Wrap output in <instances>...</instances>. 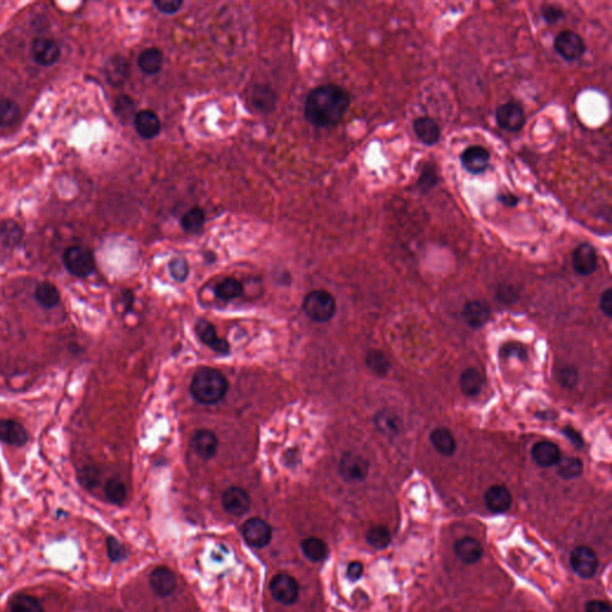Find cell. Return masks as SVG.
<instances>
[{
    "instance_id": "cell-32",
    "label": "cell",
    "mask_w": 612,
    "mask_h": 612,
    "mask_svg": "<svg viewBox=\"0 0 612 612\" xmlns=\"http://www.w3.org/2000/svg\"><path fill=\"white\" fill-rule=\"evenodd\" d=\"M35 298L37 303L43 308H50L60 303V292L53 284L45 282L37 285L35 290Z\"/></svg>"
},
{
    "instance_id": "cell-18",
    "label": "cell",
    "mask_w": 612,
    "mask_h": 612,
    "mask_svg": "<svg viewBox=\"0 0 612 612\" xmlns=\"http://www.w3.org/2000/svg\"><path fill=\"white\" fill-rule=\"evenodd\" d=\"M413 130L421 143L425 144L426 146H434L440 140L442 130L432 117H417L413 122Z\"/></svg>"
},
{
    "instance_id": "cell-14",
    "label": "cell",
    "mask_w": 612,
    "mask_h": 612,
    "mask_svg": "<svg viewBox=\"0 0 612 612\" xmlns=\"http://www.w3.org/2000/svg\"><path fill=\"white\" fill-rule=\"evenodd\" d=\"M223 506L228 513L241 517L250 510V495L243 488H228L223 494Z\"/></svg>"
},
{
    "instance_id": "cell-43",
    "label": "cell",
    "mask_w": 612,
    "mask_h": 612,
    "mask_svg": "<svg viewBox=\"0 0 612 612\" xmlns=\"http://www.w3.org/2000/svg\"><path fill=\"white\" fill-rule=\"evenodd\" d=\"M135 102L132 101L130 97L126 96V95L121 96V97L117 99L115 110H117L119 117L124 119L125 121L132 119L133 114H135Z\"/></svg>"
},
{
    "instance_id": "cell-23",
    "label": "cell",
    "mask_w": 612,
    "mask_h": 612,
    "mask_svg": "<svg viewBox=\"0 0 612 612\" xmlns=\"http://www.w3.org/2000/svg\"><path fill=\"white\" fill-rule=\"evenodd\" d=\"M193 446L201 458L210 460L218 451V438L210 429H200L193 438Z\"/></svg>"
},
{
    "instance_id": "cell-40",
    "label": "cell",
    "mask_w": 612,
    "mask_h": 612,
    "mask_svg": "<svg viewBox=\"0 0 612 612\" xmlns=\"http://www.w3.org/2000/svg\"><path fill=\"white\" fill-rule=\"evenodd\" d=\"M104 492H106L108 500L114 505H121L127 497V489H126L125 484L117 478H112L108 481L106 488H104Z\"/></svg>"
},
{
    "instance_id": "cell-7",
    "label": "cell",
    "mask_w": 612,
    "mask_h": 612,
    "mask_svg": "<svg viewBox=\"0 0 612 612\" xmlns=\"http://www.w3.org/2000/svg\"><path fill=\"white\" fill-rule=\"evenodd\" d=\"M370 473V464L365 457L354 452H346L341 457L339 474L348 483H360L366 480Z\"/></svg>"
},
{
    "instance_id": "cell-45",
    "label": "cell",
    "mask_w": 612,
    "mask_h": 612,
    "mask_svg": "<svg viewBox=\"0 0 612 612\" xmlns=\"http://www.w3.org/2000/svg\"><path fill=\"white\" fill-rule=\"evenodd\" d=\"M107 550L109 559L114 562H120L126 557L125 546L114 537H108Z\"/></svg>"
},
{
    "instance_id": "cell-4",
    "label": "cell",
    "mask_w": 612,
    "mask_h": 612,
    "mask_svg": "<svg viewBox=\"0 0 612 612\" xmlns=\"http://www.w3.org/2000/svg\"><path fill=\"white\" fill-rule=\"evenodd\" d=\"M63 264L72 275L86 277L94 273L95 257L92 253L84 246H70L63 254Z\"/></svg>"
},
{
    "instance_id": "cell-8",
    "label": "cell",
    "mask_w": 612,
    "mask_h": 612,
    "mask_svg": "<svg viewBox=\"0 0 612 612\" xmlns=\"http://www.w3.org/2000/svg\"><path fill=\"white\" fill-rule=\"evenodd\" d=\"M269 590L273 598L284 605H292L299 597V585L288 574H277L270 581Z\"/></svg>"
},
{
    "instance_id": "cell-52",
    "label": "cell",
    "mask_w": 612,
    "mask_h": 612,
    "mask_svg": "<svg viewBox=\"0 0 612 612\" xmlns=\"http://www.w3.org/2000/svg\"><path fill=\"white\" fill-rule=\"evenodd\" d=\"M362 573H364V566H362V563L357 562V561L349 563L348 568H347V577H348L349 580H359L362 577Z\"/></svg>"
},
{
    "instance_id": "cell-36",
    "label": "cell",
    "mask_w": 612,
    "mask_h": 612,
    "mask_svg": "<svg viewBox=\"0 0 612 612\" xmlns=\"http://www.w3.org/2000/svg\"><path fill=\"white\" fill-rule=\"evenodd\" d=\"M21 109L17 103L10 99H0V127H10L17 122Z\"/></svg>"
},
{
    "instance_id": "cell-47",
    "label": "cell",
    "mask_w": 612,
    "mask_h": 612,
    "mask_svg": "<svg viewBox=\"0 0 612 612\" xmlns=\"http://www.w3.org/2000/svg\"><path fill=\"white\" fill-rule=\"evenodd\" d=\"M153 5L161 11V14H174L182 8L184 1H181V0H156V1H153Z\"/></svg>"
},
{
    "instance_id": "cell-3",
    "label": "cell",
    "mask_w": 612,
    "mask_h": 612,
    "mask_svg": "<svg viewBox=\"0 0 612 612\" xmlns=\"http://www.w3.org/2000/svg\"><path fill=\"white\" fill-rule=\"evenodd\" d=\"M303 308L315 322H328L336 313V300L328 290H313L305 297Z\"/></svg>"
},
{
    "instance_id": "cell-9",
    "label": "cell",
    "mask_w": 612,
    "mask_h": 612,
    "mask_svg": "<svg viewBox=\"0 0 612 612\" xmlns=\"http://www.w3.org/2000/svg\"><path fill=\"white\" fill-rule=\"evenodd\" d=\"M241 535L251 546L264 548L272 541V526L264 519L251 518L241 527Z\"/></svg>"
},
{
    "instance_id": "cell-31",
    "label": "cell",
    "mask_w": 612,
    "mask_h": 612,
    "mask_svg": "<svg viewBox=\"0 0 612 612\" xmlns=\"http://www.w3.org/2000/svg\"><path fill=\"white\" fill-rule=\"evenodd\" d=\"M300 546H302L305 557L313 562H321L323 560L326 559V556L329 554V549H328L326 542L319 540L317 537H308L302 542Z\"/></svg>"
},
{
    "instance_id": "cell-16",
    "label": "cell",
    "mask_w": 612,
    "mask_h": 612,
    "mask_svg": "<svg viewBox=\"0 0 612 612\" xmlns=\"http://www.w3.org/2000/svg\"><path fill=\"white\" fill-rule=\"evenodd\" d=\"M462 315L468 326L478 329L489 321L492 310L483 300H470L464 305Z\"/></svg>"
},
{
    "instance_id": "cell-42",
    "label": "cell",
    "mask_w": 612,
    "mask_h": 612,
    "mask_svg": "<svg viewBox=\"0 0 612 612\" xmlns=\"http://www.w3.org/2000/svg\"><path fill=\"white\" fill-rule=\"evenodd\" d=\"M169 270H170L171 277H174L176 282H184L189 274L187 259H184V257H176V259H171L170 264H169Z\"/></svg>"
},
{
    "instance_id": "cell-24",
    "label": "cell",
    "mask_w": 612,
    "mask_h": 612,
    "mask_svg": "<svg viewBox=\"0 0 612 612\" xmlns=\"http://www.w3.org/2000/svg\"><path fill=\"white\" fill-rule=\"evenodd\" d=\"M455 551L458 559L466 564L478 562L483 555L482 545L471 537H463L458 540L455 544Z\"/></svg>"
},
{
    "instance_id": "cell-28",
    "label": "cell",
    "mask_w": 612,
    "mask_h": 612,
    "mask_svg": "<svg viewBox=\"0 0 612 612\" xmlns=\"http://www.w3.org/2000/svg\"><path fill=\"white\" fill-rule=\"evenodd\" d=\"M163 63H164V55L158 48H148L144 50L138 60L139 68L148 76H153L161 71Z\"/></svg>"
},
{
    "instance_id": "cell-48",
    "label": "cell",
    "mask_w": 612,
    "mask_h": 612,
    "mask_svg": "<svg viewBox=\"0 0 612 612\" xmlns=\"http://www.w3.org/2000/svg\"><path fill=\"white\" fill-rule=\"evenodd\" d=\"M560 382L566 388H573L578 383V373L573 367H563L559 375Z\"/></svg>"
},
{
    "instance_id": "cell-33",
    "label": "cell",
    "mask_w": 612,
    "mask_h": 612,
    "mask_svg": "<svg viewBox=\"0 0 612 612\" xmlns=\"http://www.w3.org/2000/svg\"><path fill=\"white\" fill-rule=\"evenodd\" d=\"M365 362H366L367 367L370 368V371L375 373V375H379V377L388 375L390 368H391L389 357H386L385 353H383L379 349H371L367 353Z\"/></svg>"
},
{
    "instance_id": "cell-6",
    "label": "cell",
    "mask_w": 612,
    "mask_h": 612,
    "mask_svg": "<svg viewBox=\"0 0 612 612\" xmlns=\"http://www.w3.org/2000/svg\"><path fill=\"white\" fill-rule=\"evenodd\" d=\"M554 48L566 61H577L586 53L585 41L573 30H563L557 34L554 40Z\"/></svg>"
},
{
    "instance_id": "cell-2",
    "label": "cell",
    "mask_w": 612,
    "mask_h": 612,
    "mask_svg": "<svg viewBox=\"0 0 612 612\" xmlns=\"http://www.w3.org/2000/svg\"><path fill=\"white\" fill-rule=\"evenodd\" d=\"M228 382L223 372L212 368L201 367L193 377L190 393L193 397L201 404H215L220 402L228 393Z\"/></svg>"
},
{
    "instance_id": "cell-35",
    "label": "cell",
    "mask_w": 612,
    "mask_h": 612,
    "mask_svg": "<svg viewBox=\"0 0 612 612\" xmlns=\"http://www.w3.org/2000/svg\"><path fill=\"white\" fill-rule=\"evenodd\" d=\"M557 474L563 480H574L580 477L584 471V464L577 457L561 458L557 463Z\"/></svg>"
},
{
    "instance_id": "cell-41",
    "label": "cell",
    "mask_w": 612,
    "mask_h": 612,
    "mask_svg": "<svg viewBox=\"0 0 612 612\" xmlns=\"http://www.w3.org/2000/svg\"><path fill=\"white\" fill-rule=\"evenodd\" d=\"M253 101L256 108L262 112H270L275 104V96L268 88H257L253 94Z\"/></svg>"
},
{
    "instance_id": "cell-38",
    "label": "cell",
    "mask_w": 612,
    "mask_h": 612,
    "mask_svg": "<svg viewBox=\"0 0 612 612\" xmlns=\"http://www.w3.org/2000/svg\"><path fill=\"white\" fill-rule=\"evenodd\" d=\"M205 223V213L200 207H193L182 217L181 225L186 233H197Z\"/></svg>"
},
{
    "instance_id": "cell-44",
    "label": "cell",
    "mask_w": 612,
    "mask_h": 612,
    "mask_svg": "<svg viewBox=\"0 0 612 612\" xmlns=\"http://www.w3.org/2000/svg\"><path fill=\"white\" fill-rule=\"evenodd\" d=\"M500 357H505V359L514 357L525 362L527 360V351L520 344L510 342V344H505L501 347Z\"/></svg>"
},
{
    "instance_id": "cell-19",
    "label": "cell",
    "mask_w": 612,
    "mask_h": 612,
    "mask_svg": "<svg viewBox=\"0 0 612 612\" xmlns=\"http://www.w3.org/2000/svg\"><path fill=\"white\" fill-rule=\"evenodd\" d=\"M0 440L12 445V446H23L28 442V433L24 426L18 421L11 419H1L0 420Z\"/></svg>"
},
{
    "instance_id": "cell-27",
    "label": "cell",
    "mask_w": 612,
    "mask_h": 612,
    "mask_svg": "<svg viewBox=\"0 0 612 612\" xmlns=\"http://www.w3.org/2000/svg\"><path fill=\"white\" fill-rule=\"evenodd\" d=\"M484 385V377L475 367L466 368L460 378V388L462 393L468 397H475L481 393Z\"/></svg>"
},
{
    "instance_id": "cell-22",
    "label": "cell",
    "mask_w": 612,
    "mask_h": 612,
    "mask_svg": "<svg viewBox=\"0 0 612 612\" xmlns=\"http://www.w3.org/2000/svg\"><path fill=\"white\" fill-rule=\"evenodd\" d=\"M484 502L488 510L494 513H504L512 506V495L504 486H493L484 494Z\"/></svg>"
},
{
    "instance_id": "cell-49",
    "label": "cell",
    "mask_w": 612,
    "mask_h": 612,
    "mask_svg": "<svg viewBox=\"0 0 612 612\" xmlns=\"http://www.w3.org/2000/svg\"><path fill=\"white\" fill-rule=\"evenodd\" d=\"M599 306H600V310H602V313L605 315V316H608V317H611L612 316V290L611 288H608V290H605L603 292V295L600 297V303H599Z\"/></svg>"
},
{
    "instance_id": "cell-13",
    "label": "cell",
    "mask_w": 612,
    "mask_h": 612,
    "mask_svg": "<svg viewBox=\"0 0 612 612\" xmlns=\"http://www.w3.org/2000/svg\"><path fill=\"white\" fill-rule=\"evenodd\" d=\"M32 55L41 66H52L58 63L61 50L58 43L48 37H39L32 42Z\"/></svg>"
},
{
    "instance_id": "cell-5",
    "label": "cell",
    "mask_w": 612,
    "mask_h": 612,
    "mask_svg": "<svg viewBox=\"0 0 612 612\" xmlns=\"http://www.w3.org/2000/svg\"><path fill=\"white\" fill-rule=\"evenodd\" d=\"M495 119L497 126L502 130L518 133L526 124V114L522 104L514 101L504 103L496 108Z\"/></svg>"
},
{
    "instance_id": "cell-34",
    "label": "cell",
    "mask_w": 612,
    "mask_h": 612,
    "mask_svg": "<svg viewBox=\"0 0 612 612\" xmlns=\"http://www.w3.org/2000/svg\"><path fill=\"white\" fill-rule=\"evenodd\" d=\"M241 293H243V285L235 277H226L215 286V295L225 302L236 299L238 297H241Z\"/></svg>"
},
{
    "instance_id": "cell-30",
    "label": "cell",
    "mask_w": 612,
    "mask_h": 612,
    "mask_svg": "<svg viewBox=\"0 0 612 612\" xmlns=\"http://www.w3.org/2000/svg\"><path fill=\"white\" fill-rule=\"evenodd\" d=\"M106 76L112 86H122L128 77V63L126 59L122 57L110 59L106 66Z\"/></svg>"
},
{
    "instance_id": "cell-51",
    "label": "cell",
    "mask_w": 612,
    "mask_h": 612,
    "mask_svg": "<svg viewBox=\"0 0 612 612\" xmlns=\"http://www.w3.org/2000/svg\"><path fill=\"white\" fill-rule=\"evenodd\" d=\"M586 612H612L611 606L603 600H591L586 604Z\"/></svg>"
},
{
    "instance_id": "cell-39",
    "label": "cell",
    "mask_w": 612,
    "mask_h": 612,
    "mask_svg": "<svg viewBox=\"0 0 612 612\" xmlns=\"http://www.w3.org/2000/svg\"><path fill=\"white\" fill-rule=\"evenodd\" d=\"M366 541L375 549H385L391 542V535L385 526H373L367 531Z\"/></svg>"
},
{
    "instance_id": "cell-12",
    "label": "cell",
    "mask_w": 612,
    "mask_h": 612,
    "mask_svg": "<svg viewBox=\"0 0 612 612\" xmlns=\"http://www.w3.org/2000/svg\"><path fill=\"white\" fill-rule=\"evenodd\" d=\"M460 163L469 174L481 175L489 168L491 153L482 146H469L460 155Z\"/></svg>"
},
{
    "instance_id": "cell-50",
    "label": "cell",
    "mask_w": 612,
    "mask_h": 612,
    "mask_svg": "<svg viewBox=\"0 0 612 612\" xmlns=\"http://www.w3.org/2000/svg\"><path fill=\"white\" fill-rule=\"evenodd\" d=\"M497 201L500 202L501 205L505 206V207L514 208V207H517L519 205L520 199L517 195L512 194V193H500L497 195Z\"/></svg>"
},
{
    "instance_id": "cell-26",
    "label": "cell",
    "mask_w": 612,
    "mask_h": 612,
    "mask_svg": "<svg viewBox=\"0 0 612 612\" xmlns=\"http://www.w3.org/2000/svg\"><path fill=\"white\" fill-rule=\"evenodd\" d=\"M375 426L377 431L385 437H396L402 429V422L396 414L389 411H380L375 414Z\"/></svg>"
},
{
    "instance_id": "cell-25",
    "label": "cell",
    "mask_w": 612,
    "mask_h": 612,
    "mask_svg": "<svg viewBox=\"0 0 612 612\" xmlns=\"http://www.w3.org/2000/svg\"><path fill=\"white\" fill-rule=\"evenodd\" d=\"M429 440L432 442L435 451L442 456L451 457L457 450L456 439L453 437L451 431L445 427H439L434 429L429 435Z\"/></svg>"
},
{
    "instance_id": "cell-10",
    "label": "cell",
    "mask_w": 612,
    "mask_h": 612,
    "mask_svg": "<svg viewBox=\"0 0 612 612\" xmlns=\"http://www.w3.org/2000/svg\"><path fill=\"white\" fill-rule=\"evenodd\" d=\"M574 270L581 277H589L598 267V254L590 243H581L574 249L572 255Z\"/></svg>"
},
{
    "instance_id": "cell-46",
    "label": "cell",
    "mask_w": 612,
    "mask_h": 612,
    "mask_svg": "<svg viewBox=\"0 0 612 612\" xmlns=\"http://www.w3.org/2000/svg\"><path fill=\"white\" fill-rule=\"evenodd\" d=\"M542 18L548 24H555L564 17V11L555 5H543L541 9Z\"/></svg>"
},
{
    "instance_id": "cell-20",
    "label": "cell",
    "mask_w": 612,
    "mask_h": 612,
    "mask_svg": "<svg viewBox=\"0 0 612 612\" xmlns=\"http://www.w3.org/2000/svg\"><path fill=\"white\" fill-rule=\"evenodd\" d=\"M195 331H197V335L199 336V339L204 344H207L210 348L213 349L215 352H219V353H228L230 346H228L226 341L218 336L217 330H215V328L212 323L205 321V319H200L197 323Z\"/></svg>"
},
{
    "instance_id": "cell-53",
    "label": "cell",
    "mask_w": 612,
    "mask_h": 612,
    "mask_svg": "<svg viewBox=\"0 0 612 612\" xmlns=\"http://www.w3.org/2000/svg\"><path fill=\"white\" fill-rule=\"evenodd\" d=\"M563 434L572 442L574 446L581 448L582 445H584V440L581 438L580 434L578 433L577 431L571 428V427H566V428L563 429Z\"/></svg>"
},
{
    "instance_id": "cell-29",
    "label": "cell",
    "mask_w": 612,
    "mask_h": 612,
    "mask_svg": "<svg viewBox=\"0 0 612 612\" xmlns=\"http://www.w3.org/2000/svg\"><path fill=\"white\" fill-rule=\"evenodd\" d=\"M439 184L438 168L434 161H426L421 168L416 187L422 194H428Z\"/></svg>"
},
{
    "instance_id": "cell-17",
    "label": "cell",
    "mask_w": 612,
    "mask_h": 612,
    "mask_svg": "<svg viewBox=\"0 0 612 612\" xmlns=\"http://www.w3.org/2000/svg\"><path fill=\"white\" fill-rule=\"evenodd\" d=\"M532 458L537 465L542 468H551L559 463L561 451L559 446L551 442H538L533 445L531 451Z\"/></svg>"
},
{
    "instance_id": "cell-37",
    "label": "cell",
    "mask_w": 612,
    "mask_h": 612,
    "mask_svg": "<svg viewBox=\"0 0 612 612\" xmlns=\"http://www.w3.org/2000/svg\"><path fill=\"white\" fill-rule=\"evenodd\" d=\"M11 612H45L42 604L32 595H19L14 597L10 606Z\"/></svg>"
},
{
    "instance_id": "cell-15",
    "label": "cell",
    "mask_w": 612,
    "mask_h": 612,
    "mask_svg": "<svg viewBox=\"0 0 612 612\" xmlns=\"http://www.w3.org/2000/svg\"><path fill=\"white\" fill-rule=\"evenodd\" d=\"M150 586L158 597L166 598L172 595L177 587L176 575L169 568H156L150 574Z\"/></svg>"
},
{
    "instance_id": "cell-11",
    "label": "cell",
    "mask_w": 612,
    "mask_h": 612,
    "mask_svg": "<svg viewBox=\"0 0 612 612\" xmlns=\"http://www.w3.org/2000/svg\"><path fill=\"white\" fill-rule=\"evenodd\" d=\"M571 564L573 571L584 579L595 577L598 569V559L595 551L589 546H578L571 555Z\"/></svg>"
},
{
    "instance_id": "cell-21",
    "label": "cell",
    "mask_w": 612,
    "mask_h": 612,
    "mask_svg": "<svg viewBox=\"0 0 612 612\" xmlns=\"http://www.w3.org/2000/svg\"><path fill=\"white\" fill-rule=\"evenodd\" d=\"M135 127L141 138H156L161 132V120L152 110H141L135 117Z\"/></svg>"
},
{
    "instance_id": "cell-1",
    "label": "cell",
    "mask_w": 612,
    "mask_h": 612,
    "mask_svg": "<svg viewBox=\"0 0 612 612\" xmlns=\"http://www.w3.org/2000/svg\"><path fill=\"white\" fill-rule=\"evenodd\" d=\"M348 91L336 84H326L311 90L305 102V117L313 126L328 128L342 121L348 112Z\"/></svg>"
}]
</instances>
